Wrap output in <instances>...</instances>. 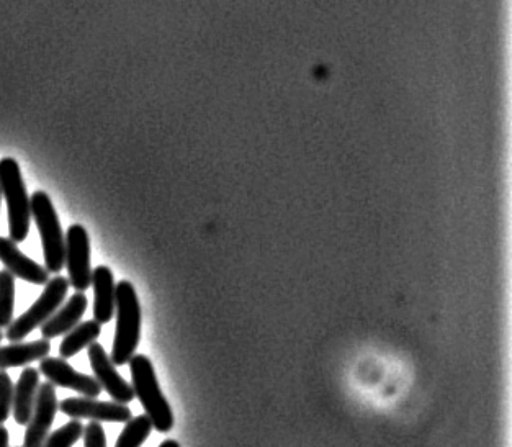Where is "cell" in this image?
Segmentation results:
<instances>
[{
    "instance_id": "14",
    "label": "cell",
    "mask_w": 512,
    "mask_h": 447,
    "mask_svg": "<svg viewBox=\"0 0 512 447\" xmlns=\"http://www.w3.org/2000/svg\"><path fill=\"white\" fill-rule=\"evenodd\" d=\"M40 389V372L33 367H27L20 374L17 384L14 385V411L15 423L20 426H27L32 418L33 407H35L36 393Z\"/></svg>"
},
{
    "instance_id": "6",
    "label": "cell",
    "mask_w": 512,
    "mask_h": 447,
    "mask_svg": "<svg viewBox=\"0 0 512 447\" xmlns=\"http://www.w3.org/2000/svg\"><path fill=\"white\" fill-rule=\"evenodd\" d=\"M69 284L77 292H86L92 285V267H90V238L82 225L69 226L66 233V259Z\"/></svg>"
},
{
    "instance_id": "10",
    "label": "cell",
    "mask_w": 512,
    "mask_h": 447,
    "mask_svg": "<svg viewBox=\"0 0 512 447\" xmlns=\"http://www.w3.org/2000/svg\"><path fill=\"white\" fill-rule=\"evenodd\" d=\"M59 403L54 385L50 382L41 384L36 393L32 418L28 421L23 447H41L50 436L54 416L58 413Z\"/></svg>"
},
{
    "instance_id": "4",
    "label": "cell",
    "mask_w": 512,
    "mask_h": 447,
    "mask_svg": "<svg viewBox=\"0 0 512 447\" xmlns=\"http://www.w3.org/2000/svg\"><path fill=\"white\" fill-rule=\"evenodd\" d=\"M32 218L40 231L43 256H45L46 271L59 274L66 259V236H64L58 213L54 210L50 195L38 190L30 199Z\"/></svg>"
},
{
    "instance_id": "24",
    "label": "cell",
    "mask_w": 512,
    "mask_h": 447,
    "mask_svg": "<svg viewBox=\"0 0 512 447\" xmlns=\"http://www.w3.org/2000/svg\"><path fill=\"white\" fill-rule=\"evenodd\" d=\"M2 339H4V333H2V331H0V343H2Z\"/></svg>"
},
{
    "instance_id": "19",
    "label": "cell",
    "mask_w": 512,
    "mask_h": 447,
    "mask_svg": "<svg viewBox=\"0 0 512 447\" xmlns=\"http://www.w3.org/2000/svg\"><path fill=\"white\" fill-rule=\"evenodd\" d=\"M82 434L84 425L79 420H72L68 425L51 433L41 447H72L82 438Z\"/></svg>"
},
{
    "instance_id": "8",
    "label": "cell",
    "mask_w": 512,
    "mask_h": 447,
    "mask_svg": "<svg viewBox=\"0 0 512 447\" xmlns=\"http://www.w3.org/2000/svg\"><path fill=\"white\" fill-rule=\"evenodd\" d=\"M38 372L45 375L46 380L54 387L71 389L81 393L82 397L97 398L102 393V387L94 377L77 372L66 359L61 357H45L41 359Z\"/></svg>"
},
{
    "instance_id": "2",
    "label": "cell",
    "mask_w": 512,
    "mask_h": 447,
    "mask_svg": "<svg viewBox=\"0 0 512 447\" xmlns=\"http://www.w3.org/2000/svg\"><path fill=\"white\" fill-rule=\"evenodd\" d=\"M128 364L131 371V387L135 397L143 405L151 425L159 433H169L174 428V413L159 387L153 362L144 354H135Z\"/></svg>"
},
{
    "instance_id": "18",
    "label": "cell",
    "mask_w": 512,
    "mask_h": 447,
    "mask_svg": "<svg viewBox=\"0 0 512 447\" xmlns=\"http://www.w3.org/2000/svg\"><path fill=\"white\" fill-rule=\"evenodd\" d=\"M15 277L9 271H0V330L14 321Z\"/></svg>"
},
{
    "instance_id": "13",
    "label": "cell",
    "mask_w": 512,
    "mask_h": 447,
    "mask_svg": "<svg viewBox=\"0 0 512 447\" xmlns=\"http://www.w3.org/2000/svg\"><path fill=\"white\" fill-rule=\"evenodd\" d=\"M94 285V317L97 323L105 325L115 317V277L110 267L97 266L92 271Z\"/></svg>"
},
{
    "instance_id": "25",
    "label": "cell",
    "mask_w": 512,
    "mask_h": 447,
    "mask_svg": "<svg viewBox=\"0 0 512 447\" xmlns=\"http://www.w3.org/2000/svg\"><path fill=\"white\" fill-rule=\"evenodd\" d=\"M0 202H2V190H0Z\"/></svg>"
},
{
    "instance_id": "1",
    "label": "cell",
    "mask_w": 512,
    "mask_h": 447,
    "mask_svg": "<svg viewBox=\"0 0 512 447\" xmlns=\"http://www.w3.org/2000/svg\"><path fill=\"white\" fill-rule=\"evenodd\" d=\"M117 330L113 339V366H125L135 356L141 341V305L135 287L128 280L115 285Z\"/></svg>"
},
{
    "instance_id": "15",
    "label": "cell",
    "mask_w": 512,
    "mask_h": 447,
    "mask_svg": "<svg viewBox=\"0 0 512 447\" xmlns=\"http://www.w3.org/2000/svg\"><path fill=\"white\" fill-rule=\"evenodd\" d=\"M51 343L48 339H38L32 343H12L0 346V371L12 367H23L50 356Z\"/></svg>"
},
{
    "instance_id": "17",
    "label": "cell",
    "mask_w": 512,
    "mask_h": 447,
    "mask_svg": "<svg viewBox=\"0 0 512 447\" xmlns=\"http://www.w3.org/2000/svg\"><path fill=\"white\" fill-rule=\"evenodd\" d=\"M151 431H153V425H151L148 416L140 415L131 418L123 428L115 447H141L144 441L149 438Z\"/></svg>"
},
{
    "instance_id": "21",
    "label": "cell",
    "mask_w": 512,
    "mask_h": 447,
    "mask_svg": "<svg viewBox=\"0 0 512 447\" xmlns=\"http://www.w3.org/2000/svg\"><path fill=\"white\" fill-rule=\"evenodd\" d=\"M82 438H84V447H107L104 428L97 421H92L84 428Z\"/></svg>"
},
{
    "instance_id": "12",
    "label": "cell",
    "mask_w": 512,
    "mask_h": 447,
    "mask_svg": "<svg viewBox=\"0 0 512 447\" xmlns=\"http://www.w3.org/2000/svg\"><path fill=\"white\" fill-rule=\"evenodd\" d=\"M87 305H89V300H87L84 292H76V294L72 295L68 302L63 303L56 310L53 317L46 321L45 325L41 326V336H43V339L51 341V339L69 333L74 326L79 325V321H81L84 313H86Z\"/></svg>"
},
{
    "instance_id": "9",
    "label": "cell",
    "mask_w": 512,
    "mask_h": 447,
    "mask_svg": "<svg viewBox=\"0 0 512 447\" xmlns=\"http://www.w3.org/2000/svg\"><path fill=\"white\" fill-rule=\"evenodd\" d=\"M89 361L90 367L94 371L95 380L99 382L102 390H105L113 398V402L128 405L135 400L133 387L123 379L122 375L118 374L117 367L113 366L112 359L102 344H90Z\"/></svg>"
},
{
    "instance_id": "22",
    "label": "cell",
    "mask_w": 512,
    "mask_h": 447,
    "mask_svg": "<svg viewBox=\"0 0 512 447\" xmlns=\"http://www.w3.org/2000/svg\"><path fill=\"white\" fill-rule=\"evenodd\" d=\"M10 436L5 426L0 425V447H9Z\"/></svg>"
},
{
    "instance_id": "7",
    "label": "cell",
    "mask_w": 512,
    "mask_h": 447,
    "mask_svg": "<svg viewBox=\"0 0 512 447\" xmlns=\"http://www.w3.org/2000/svg\"><path fill=\"white\" fill-rule=\"evenodd\" d=\"M59 410L72 420H90L97 423H128L133 418L130 408L117 402H100L97 398H66L59 403Z\"/></svg>"
},
{
    "instance_id": "23",
    "label": "cell",
    "mask_w": 512,
    "mask_h": 447,
    "mask_svg": "<svg viewBox=\"0 0 512 447\" xmlns=\"http://www.w3.org/2000/svg\"><path fill=\"white\" fill-rule=\"evenodd\" d=\"M159 447H180V444L174 441V439H167V441H164Z\"/></svg>"
},
{
    "instance_id": "20",
    "label": "cell",
    "mask_w": 512,
    "mask_h": 447,
    "mask_svg": "<svg viewBox=\"0 0 512 447\" xmlns=\"http://www.w3.org/2000/svg\"><path fill=\"white\" fill-rule=\"evenodd\" d=\"M14 405V382L5 371H0V425L9 420Z\"/></svg>"
},
{
    "instance_id": "3",
    "label": "cell",
    "mask_w": 512,
    "mask_h": 447,
    "mask_svg": "<svg viewBox=\"0 0 512 447\" xmlns=\"http://www.w3.org/2000/svg\"><path fill=\"white\" fill-rule=\"evenodd\" d=\"M0 190L9 210L10 240L23 243L32 223V205L22 171L14 158L0 159Z\"/></svg>"
},
{
    "instance_id": "16",
    "label": "cell",
    "mask_w": 512,
    "mask_h": 447,
    "mask_svg": "<svg viewBox=\"0 0 512 447\" xmlns=\"http://www.w3.org/2000/svg\"><path fill=\"white\" fill-rule=\"evenodd\" d=\"M102 335V325L95 320L84 321L74 326L64 336L63 343L59 346V357L69 359L81 353L82 349L89 348Z\"/></svg>"
},
{
    "instance_id": "11",
    "label": "cell",
    "mask_w": 512,
    "mask_h": 447,
    "mask_svg": "<svg viewBox=\"0 0 512 447\" xmlns=\"http://www.w3.org/2000/svg\"><path fill=\"white\" fill-rule=\"evenodd\" d=\"M0 262L12 276L30 284L46 285L51 279L46 267L28 258L27 254L18 249L17 243L4 236H0Z\"/></svg>"
},
{
    "instance_id": "5",
    "label": "cell",
    "mask_w": 512,
    "mask_h": 447,
    "mask_svg": "<svg viewBox=\"0 0 512 447\" xmlns=\"http://www.w3.org/2000/svg\"><path fill=\"white\" fill-rule=\"evenodd\" d=\"M69 287L71 284L66 277L56 276L48 280L40 298L33 303L32 307L28 308L27 312L10 323L5 338L9 339L10 343H20L36 328L45 325L46 321L50 320L56 310L63 305Z\"/></svg>"
}]
</instances>
